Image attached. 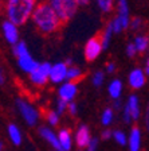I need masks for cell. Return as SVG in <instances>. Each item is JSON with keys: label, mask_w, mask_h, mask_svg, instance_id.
<instances>
[{"label": "cell", "mask_w": 149, "mask_h": 151, "mask_svg": "<svg viewBox=\"0 0 149 151\" xmlns=\"http://www.w3.org/2000/svg\"><path fill=\"white\" fill-rule=\"evenodd\" d=\"M125 107L130 112V116L133 122H138L143 117V107H141V100L136 93H132L128 96L125 101Z\"/></svg>", "instance_id": "15"}, {"label": "cell", "mask_w": 149, "mask_h": 151, "mask_svg": "<svg viewBox=\"0 0 149 151\" xmlns=\"http://www.w3.org/2000/svg\"><path fill=\"white\" fill-rule=\"evenodd\" d=\"M39 1L41 0H4L3 11L6 19L22 27L31 20Z\"/></svg>", "instance_id": "2"}, {"label": "cell", "mask_w": 149, "mask_h": 151, "mask_svg": "<svg viewBox=\"0 0 149 151\" xmlns=\"http://www.w3.org/2000/svg\"><path fill=\"white\" fill-rule=\"evenodd\" d=\"M141 145H143V132L140 127L133 126L128 135V148L129 151H141Z\"/></svg>", "instance_id": "16"}, {"label": "cell", "mask_w": 149, "mask_h": 151, "mask_svg": "<svg viewBox=\"0 0 149 151\" xmlns=\"http://www.w3.org/2000/svg\"><path fill=\"white\" fill-rule=\"evenodd\" d=\"M11 49H12V54H14V57H15L18 69L22 73H24V74L30 76L38 68L39 61L31 54L27 43H26L23 39H20V41H19L15 46L11 47Z\"/></svg>", "instance_id": "3"}, {"label": "cell", "mask_w": 149, "mask_h": 151, "mask_svg": "<svg viewBox=\"0 0 149 151\" xmlns=\"http://www.w3.org/2000/svg\"><path fill=\"white\" fill-rule=\"evenodd\" d=\"M38 134H39V136L43 140H46L54 148V151H62L61 143H59V139H58V132H55L50 126H39Z\"/></svg>", "instance_id": "13"}, {"label": "cell", "mask_w": 149, "mask_h": 151, "mask_svg": "<svg viewBox=\"0 0 149 151\" xmlns=\"http://www.w3.org/2000/svg\"><path fill=\"white\" fill-rule=\"evenodd\" d=\"M58 139L59 143H61V148L62 151H70L73 147V134L71 131L66 127H62V128L58 131Z\"/></svg>", "instance_id": "20"}, {"label": "cell", "mask_w": 149, "mask_h": 151, "mask_svg": "<svg viewBox=\"0 0 149 151\" xmlns=\"http://www.w3.org/2000/svg\"><path fill=\"white\" fill-rule=\"evenodd\" d=\"M94 1H96L99 12L103 14V15H109V14L114 12L117 0H94Z\"/></svg>", "instance_id": "23"}, {"label": "cell", "mask_w": 149, "mask_h": 151, "mask_svg": "<svg viewBox=\"0 0 149 151\" xmlns=\"http://www.w3.org/2000/svg\"><path fill=\"white\" fill-rule=\"evenodd\" d=\"M114 31H113V27L110 26V23H106L105 26H103V28L101 30V32H99V39H101V42H102L103 45V49H109L110 47V45H112L113 42V38H114Z\"/></svg>", "instance_id": "21"}, {"label": "cell", "mask_w": 149, "mask_h": 151, "mask_svg": "<svg viewBox=\"0 0 149 151\" xmlns=\"http://www.w3.org/2000/svg\"><path fill=\"white\" fill-rule=\"evenodd\" d=\"M43 117L46 119L47 124H48L51 128H55V127H58L59 124H61V115H59L54 108L43 111Z\"/></svg>", "instance_id": "22"}, {"label": "cell", "mask_w": 149, "mask_h": 151, "mask_svg": "<svg viewBox=\"0 0 149 151\" xmlns=\"http://www.w3.org/2000/svg\"><path fill=\"white\" fill-rule=\"evenodd\" d=\"M101 139H102V140H110V139H113V129H109V128L102 129V132H101Z\"/></svg>", "instance_id": "35"}, {"label": "cell", "mask_w": 149, "mask_h": 151, "mask_svg": "<svg viewBox=\"0 0 149 151\" xmlns=\"http://www.w3.org/2000/svg\"><path fill=\"white\" fill-rule=\"evenodd\" d=\"M67 105H68V103H66V101H63V100H61V99L56 97L55 105H54V109H55L56 112L62 116L63 113H67Z\"/></svg>", "instance_id": "30"}, {"label": "cell", "mask_w": 149, "mask_h": 151, "mask_svg": "<svg viewBox=\"0 0 149 151\" xmlns=\"http://www.w3.org/2000/svg\"><path fill=\"white\" fill-rule=\"evenodd\" d=\"M113 108H114V111H120L121 112V109L124 108V104H122L121 100H114L113 101Z\"/></svg>", "instance_id": "37"}, {"label": "cell", "mask_w": 149, "mask_h": 151, "mask_svg": "<svg viewBox=\"0 0 149 151\" xmlns=\"http://www.w3.org/2000/svg\"><path fill=\"white\" fill-rule=\"evenodd\" d=\"M67 113L71 117H74V116H77V115H78V104L75 103V101L68 103V105H67Z\"/></svg>", "instance_id": "33"}, {"label": "cell", "mask_w": 149, "mask_h": 151, "mask_svg": "<svg viewBox=\"0 0 149 151\" xmlns=\"http://www.w3.org/2000/svg\"><path fill=\"white\" fill-rule=\"evenodd\" d=\"M31 23L42 35H54L62 28L63 23L46 0H41L31 16Z\"/></svg>", "instance_id": "1"}, {"label": "cell", "mask_w": 149, "mask_h": 151, "mask_svg": "<svg viewBox=\"0 0 149 151\" xmlns=\"http://www.w3.org/2000/svg\"><path fill=\"white\" fill-rule=\"evenodd\" d=\"M124 93V82L120 78H112L108 84V94L109 97L114 100H121Z\"/></svg>", "instance_id": "17"}, {"label": "cell", "mask_w": 149, "mask_h": 151, "mask_svg": "<svg viewBox=\"0 0 149 151\" xmlns=\"http://www.w3.org/2000/svg\"><path fill=\"white\" fill-rule=\"evenodd\" d=\"M143 120H144V126H145L146 132L149 134V99L146 101V105H145V109L143 112Z\"/></svg>", "instance_id": "31"}, {"label": "cell", "mask_w": 149, "mask_h": 151, "mask_svg": "<svg viewBox=\"0 0 149 151\" xmlns=\"http://www.w3.org/2000/svg\"><path fill=\"white\" fill-rule=\"evenodd\" d=\"M90 81H91V85H93L94 88H97V89L102 88L103 84H105V81H106L105 70H101V69L94 70V72L91 73V76H90Z\"/></svg>", "instance_id": "25"}, {"label": "cell", "mask_w": 149, "mask_h": 151, "mask_svg": "<svg viewBox=\"0 0 149 151\" xmlns=\"http://www.w3.org/2000/svg\"><path fill=\"white\" fill-rule=\"evenodd\" d=\"M144 28H145V20L141 16H133L129 24V30L134 34H138V32H144Z\"/></svg>", "instance_id": "27"}, {"label": "cell", "mask_w": 149, "mask_h": 151, "mask_svg": "<svg viewBox=\"0 0 149 151\" xmlns=\"http://www.w3.org/2000/svg\"><path fill=\"white\" fill-rule=\"evenodd\" d=\"M103 45L101 42L98 35L96 37H91L86 41L83 46V57L87 62H96L99 57L102 55L103 53Z\"/></svg>", "instance_id": "9"}, {"label": "cell", "mask_w": 149, "mask_h": 151, "mask_svg": "<svg viewBox=\"0 0 149 151\" xmlns=\"http://www.w3.org/2000/svg\"><path fill=\"white\" fill-rule=\"evenodd\" d=\"M98 146H99V139L98 138H93L90 140V143H89V146H87L85 150L86 151H97L98 150Z\"/></svg>", "instance_id": "34"}, {"label": "cell", "mask_w": 149, "mask_h": 151, "mask_svg": "<svg viewBox=\"0 0 149 151\" xmlns=\"http://www.w3.org/2000/svg\"><path fill=\"white\" fill-rule=\"evenodd\" d=\"M117 72V63L114 61H108L105 63V73L106 74H114Z\"/></svg>", "instance_id": "32"}, {"label": "cell", "mask_w": 149, "mask_h": 151, "mask_svg": "<svg viewBox=\"0 0 149 151\" xmlns=\"http://www.w3.org/2000/svg\"><path fill=\"white\" fill-rule=\"evenodd\" d=\"M146 81H148V77H146L145 72H144V68L140 66H136L130 72L128 73V86L132 89V91H141V89L145 88Z\"/></svg>", "instance_id": "10"}, {"label": "cell", "mask_w": 149, "mask_h": 151, "mask_svg": "<svg viewBox=\"0 0 149 151\" xmlns=\"http://www.w3.org/2000/svg\"><path fill=\"white\" fill-rule=\"evenodd\" d=\"M7 136L14 146H20L23 143V132L15 123H9L7 126Z\"/></svg>", "instance_id": "19"}, {"label": "cell", "mask_w": 149, "mask_h": 151, "mask_svg": "<svg viewBox=\"0 0 149 151\" xmlns=\"http://www.w3.org/2000/svg\"><path fill=\"white\" fill-rule=\"evenodd\" d=\"M1 9H3V1L0 0V12H1Z\"/></svg>", "instance_id": "41"}, {"label": "cell", "mask_w": 149, "mask_h": 151, "mask_svg": "<svg viewBox=\"0 0 149 151\" xmlns=\"http://www.w3.org/2000/svg\"><path fill=\"white\" fill-rule=\"evenodd\" d=\"M125 55L128 57V58H130V60H133V58H136L137 55H138V51H137L136 46H134L133 42H128L126 46H125Z\"/></svg>", "instance_id": "29"}, {"label": "cell", "mask_w": 149, "mask_h": 151, "mask_svg": "<svg viewBox=\"0 0 149 151\" xmlns=\"http://www.w3.org/2000/svg\"><path fill=\"white\" fill-rule=\"evenodd\" d=\"M0 151H6L4 150V143L1 140H0Z\"/></svg>", "instance_id": "40"}, {"label": "cell", "mask_w": 149, "mask_h": 151, "mask_svg": "<svg viewBox=\"0 0 149 151\" xmlns=\"http://www.w3.org/2000/svg\"><path fill=\"white\" fill-rule=\"evenodd\" d=\"M93 139L91 136V132H90V128L86 126V124H79L75 129V134H74V142H75V146L78 148H86L90 143V140Z\"/></svg>", "instance_id": "14"}, {"label": "cell", "mask_w": 149, "mask_h": 151, "mask_svg": "<svg viewBox=\"0 0 149 151\" xmlns=\"http://www.w3.org/2000/svg\"><path fill=\"white\" fill-rule=\"evenodd\" d=\"M56 96H58V99L66 101V103L75 101V97L78 96V82L65 81L58 86Z\"/></svg>", "instance_id": "12"}, {"label": "cell", "mask_w": 149, "mask_h": 151, "mask_svg": "<svg viewBox=\"0 0 149 151\" xmlns=\"http://www.w3.org/2000/svg\"><path fill=\"white\" fill-rule=\"evenodd\" d=\"M115 119V111L113 107H106L103 108L102 113H101V124H102L105 128H109V127L113 124Z\"/></svg>", "instance_id": "24"}, {"label": "cell", "mask_w": 149, "mask_h": 151, "mask_svg": "<svg viewBox=\"0 0 149 151\" xmlns=\"http://www.w3.org/2000/svg\"><path fill=\"white\" fill-rule=\"evenodd\" d=\"M132 12H130V4L128 0H117L114 8V15L109 20L110 26L113 27V31L115 35H120L122 32L129 30V24L132 20Z\"/></svg>", "instance_id": "4"}, {"label": "cell", "mask_w": 149, "mask_h": 151, "mask_svg": "<svg viewBox=\"0 0 149 151\" xmlns=\"http://www.w3.org/2000/svg\"><path fill=\"white\" fill-rule=\"evenodd\" d=\"M144 72H145L146 77L149 78V57H146L145 62H144Z\"/></svg>", "instance_id": "38"}, {"label": "cell", "mask_w": 149, "mask_h": 151, "mask_svg": "<svg viewBox=\"0 0 149 151\" xmlns=\"http://www.w3.org/2000/svg\"><path fill=\"white\" fill-rule=\"evenodd\" d=\"M93 0H77V3L79 4V7H85V6H89Z\"/></svg>", "instance_id": "39"}, {"label": "cell", "mask_w": 149, "mask_h": 151, "mask_svg": "<svg viewBox=\"0 0 149 151\" xmlns=\"http://www.w3.org/2000/svg\"><path fill=\"white\" fill-rule=\"evenodd\" d=\"M7 81V77H6V72H4V68H3V63H1V60H0V86H3Z\"/></svg>", "instance_id": "36"}, {"label": "cell", "mask_w": 149, "mask_h": 151, "mask_svg": "<svg viewBox=\"0 0 149 151\" xmlns=\"http://www.w3.org/2000/svg\"><path fill=\"white\" fill-rule=\"evenodd\" d=\"M46 1L55 11L63 24L70 22L79 9V4L77 3V0H46Z\"/></svg>", "instance_id": "6"}, {"label": "cell", "mask_w": 149, "mask_h": 151, "mask_svg": "<svg viewBox=\"0 0 149 151\" xmlns=\"http://www.w3.org/2000/svg\"><path fill=\"white\" fill-rule=\"evenodd\" d=\"M51 65L53 63L48 61H43L39 62L38 68L31 73L28 77L30 84L34 85L35 88H44L50 82V72H51Z\"/></svg>", "instance_id": "7"}, {"label": "cell", "mask_w": 149, "mask_h": 151, "mask_svg": "<svg viewBox=\"0 0 149 151\" xmlns=\"http://www.w3.org/2000/svg\"><path fill=\"white\" fill-rule=\"evenodd\" d=\"M0 32H1V37L6 41V43L11 47L15 46L20 41V27L8 19H4L0 23Z\"/></svg>", "instance_id": "8"}, {"label": "cell", "mask_w": 149, "mask_h": 151, "mask_svg": "<svg viewBox=\"0 0 149 151\" xmlns=\"http://www.w3.org/2000/svg\"><path fill=\"white\" fill-rule=\"evenodd\" d=\"M68 63L65 61H56L51 65V72H50V82L54 85H61L65 81H67V72Z\"/></svg>", "instance_id": "11"}, {"label": "cell", "mask_w": 149, "mask_h": 151, "mask_svg": "<svg viewBox=\"0 0 149 151\" xmlns=\"http://www.w3.org/2000/svg\"><path fill=\"white\" fill-rule=\"evenodd\" d=\"M113 140L120 146L128 145V135L122 129H113Z\"/></svg>", "instance_id": "28"}, {"label": "cell", "mask_w": 149, "mask_h": 151, "mask_svg": "<svg viewBox=\"0 0 149 151\" xmlns=\"http://www.w3.org/2000/svg\"><path fill=\"white\" fill-rule=\"evenodd\" d=\"M83 70L79 68L78 65H70L68 66V72H67V81H73V82H78L83 78Z\"/></svg>", "instance_id": "26"}, {"label": "cell", "mask_w": 149, "mask_h": 151, "mask_svg": "<svg viewBox=\"0 0 149 151\" xmlns=\"http://www.w3.org/2000/svg\"><path fill=\"white\" fill-rule=\"evenodd\" d=\"M15 108L23 122L31 128L36 127L43 116V112H41V109L24 96H18L15 99Z\"/></svg>", "instance_id": "5"}, {"label": "cell", "mask_w": 149, "mask_h": 151, "mask_svg": "<svg viewBox=\"0 0 149 151\" xmlns=\"http://www.w3.org/2000/svg\"><path fill=\"white\" fill-rule=\"evenodd\" d=\"M132 42H133L134 46H136L137 51H138V55H140V54H145L149 51V34H146V32L134 34Z\"/></svg>", "instance_id": "18"}]
</instances>
